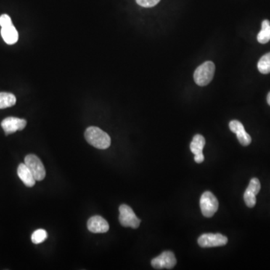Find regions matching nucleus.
I'll return each instance as SVG.
<instances>
[{"mask_svg": "<svg viewBox=\"0 0 270 270\" xmlns=\"http://www.w3.org/2000/svg\"><path fill=\"white\" fill-rule=\"evenodd\" d=\"M261 26V30L258 35V41L260 44H266L270 41V22L264 20Z\"/></svg>", "mask_w": 270, "mask_h": 270, "instance_id": "nucleus-15", "label": "nucleus"}, {"mask_svg": "<svg viewBox=\"0 0 270 270\" xmlns=\"http://www.w3.org/2000/svg\"><path fill=\"white\" fill-rule=\"evenodd\" d=\"M205 144V138L201 134H196L190 144L191 152L194 155L202 153V149H204Z\"/></svg>", "mask_w": 270, "mask_h": 270, "instance_id": "nucleus-14", "label": "nucleus"}, {"mask_svg": "<svg viewBox=\"0 0 270 270\" xmlns=\"http://www.w3.org/2000/svg\"><path fill=\"white\" fill-rule=\"evenodd\" d=\"M176 259L174 254L170 251L162 252L159 256L152 259L151 265L156 269H171L176 266Z\"/></svg>", "mask_w": 270, "mask_h": 270, "instance_id": "nucleus-6", "label": "nucleus"}, {"mask_svg": "<svg viewBox=\"0 0 270 270\" xmlns=\"http://www.w3.org/2000/svg\"><path fill=\"white\" fill-rule=\"evenodd\" d=\"M194 161L196 163L200 164L202 163L204 161V154H197V155H194Z\"/></svg>", "mask_w": 270, "mask_h": 270, "instance_id": "nucleus-21", "label": "nucleus"}, {"mask_svg": "<svg viewBox=\"0 0 270 270\" xmlns=\"http://www.w3.org/2000/svg\"><path fill=\"white\" fill-rule=\"evenodd\" d=\"M230 129L232 132L235 133L238 141L241 145L249 146L252 143V138L245 131L243 125L237 120H232L229 124Z\"/></svg>", "mask_w": 270, "mask_h": 270, "instance_id": "nucleus-10", "label": "nucleus"}, {"mask_svg": "<svg viewBox=\"0 0 270 270\" xmlns=\"http://www.w3.org/2000/svg\"><path fill=\"white\" fill-rule=\"evenodd\" d=\"M228 238L221 234H204L198 238L199 245L202 248L224 246L228 243Z\"/></svg>", "mask_w": 270, "mask_h": 270, "instance_id": "nucleus-7", "label": "nucleus"}, {"mask_svg": "<svg viewBox=\"0 0 270 270\" xmlns=\"http://www.w3.org/2000/svg\"><path fill=\"white\" fill-rule=\"evenodd\" d=\"M161 0H136L139 6L144 8H152L156 6Z\"/></svg>", "mask_w": 270, "mask_h": 270, "instance_id": "nucleus-19", "label": "nucleus"}, {"mask_svg": "<svg viewBox=\"0 0 270 270\" xmlns=\"http://www.w3.org/2000/svg\"><path fill=\"white\" fill-rule=\"evenodd\" d=\"M13 25L11 17L8 14H3L0 16V26L1 27H6L8 26Z\"/></svg>", "mask_w": 270, "mask_h": 270, "instance_id": "nucleus-20", "label": "nucleus"}, {"mask_svg": "<svg viewBox=\"0 0 270 270\" xmlns=\"http://www.w3.org/2000/svg\"><path fill=\"white\" fill-rule=\"evenodd\" d=\"M24 162H25V165L28 167L30 171L33 173L36 181H41L44 179L46 176V170L39 158L33 154H30L26 156Z\"/></svg>", "mask_w": 270, "mask_h": 270, "instance_id": "nucleus-5", "label": "nucleus"}, {"mask_svg": "<svg viewBox=\"0 0 270 270\" xmlns=\"http://www.w3.org/2000/svg\"><path fill=\"white\" fill-rule=\"evenodd\" d=\"M119 210H120L119 220H120V224L125 228H131L133 229L139 228L141 219L136 216L134 212L129 206L123 204L120 206Z\"/></svg>", "mask_w": 270, "mask_h": 270, "instance_id": "nucleus-4", "label": "nucleus"}, {"mask_svg": "<svg viewBox=\"0 0 270 270\" xmlns=\"http://www.w3.org/2000/svg\"><path fill=\"white\" fill-rule=\"evenodd\" d=\"M17 175L27 187H33L35 186L36 180L25 163L20 164L19 165L18 168H17Z\"/></svg>", "mask_w": 270, "mask_h": 270, "instance_id": "nucleus-12", "label": "nucleus"}, {"mask_svg": "<svg viewBox=\"0 0 270 270\" xmlns=\"http://www.w3.org/2000/svg\"><path fill=\"white\" fill-rule=\"evenodd\" d=\"M27 125V121L17 117H7L3 120L1 123L2 128L4 130L6 135L13 134L17 131H21Z\"/></svg>", "mask_w": 270, "mask_h": 270, "instance_id": "nucleus-9", "label": "nucleus"}, {"mask_svg": "<svg viewBox=\"0 0 270 270\" xmlns=\"http://www.w3.org/2000/svg\"><path fill=\"white\" fill-rule=\"evenodd\" d=\"M202 214L207 218H211L218 209V201L215 196L210 191H205L200 200Z\"/></svg>", "mask_w": 270, "mask_h": 270, "instance_id": "nucleus-3", "label": "nucleus"}, {"mask_svg": "<svg viewBox=\"0 0 270 270\" xmlns=\"http://www.w3.org/2000/svg\"><path fill=\"white\" fill-rule=\"evenodd\" d=\"M260 190V183L257 178L251 179L250 183L248 186L244 194V200L249 208H252L256 205V195Z\"/></svg>", "mask_w": 270, "mask_h": 270, "instance_id": "nucleus-8", "label": "nucleus"}, {"mask_svg": "<svg viewBox=\"0 0 270 270\" xmlns=\"http://www.w3.org/2000/svg\"><path fill=\"white\" fill-rule=\"evenodd\" d=\"M87 228L94 234H103L109 231V224L102 217L95 215L88 220Z\"/></svg>", "mask_w": 270, "mask_h": 270, "instance_id": "nucleus-11", "label": "nucleus"}, {"mask_svg": "<svg viewBox=\"0 0 270 270\" xmlns=\"http://www.w3.org/2000/svg\"><path fill=\"white\" fill-rule=\"evenodd\" d=\"M84 136L90 145L97 149H106L111 144L110 136L98 127H89L85 131Z\"/></svg>", "mask_w": 270, "mask_h": 270, "instance_id": "nucleus-1", "label": "nucleus"}, {"mask_svg": "<svg viewBox=\"0 0 270 270\" xmlns=\"http://www.w3.org/2000/svg\"><path fill=\"white\" fill-rule=\"evenodd\" d=\"M266 100H267L268 104L270 106V92L269 94L267 95V98H266Z\"/></svg>", "mask_w": 270, "mask_h": 270, "instance_id": "nucleus-22", "label": "nucleus"}, {"mask_svg": "<svg viewBox=\"0 0 270 270\" xmlns=\"http://www.w3.org/2000/svg\"><path fill=\"white\" fill-rule=\"evenodd\" d=\"M15 96L12 93H0V109L12 107L16 104Z\"/></svg>", "mask_w": 270, "mask_h": 270, "instance_id": "nucleus-16", "label": "nucleus"}, {"mask_svg": "<svg viewBox=\"0 0 270 270\" xmlns=\"http://www.w3.org/2000/svg\"><path fill=\"white\" fill-rule=\"evenodd\" d=\"M1 35L5 42L8 44H14L18 41V33L14 25L2 27Z\"/></svg>", "mask_w": 270, "mask_h": 270, "instance_id": "nucleus-13", "label": "nucleus"}, {"mask_svg": "<svg viewBox=\"0 0 270 270\" xmlns=\"http://www.w3.org/2000/svg\"><path fill=\"white\" fill-rule=\"evenodd\" d=\"M48 238V233L43 229H38L35 231L32 235V242L34 244H40L44 242Z\"/></svg>", "mask_w": 270, "mask_h": 270, "instance_id": "nucleus-18", "label": "nucleus"}, {"mask_svg": "<svg viewBox=\"0 0 270 270\" xmlns=\"http://www.w3.org/2000/svg\"><path fill=\"white\" fill-rule=\"evenodd\" d=\"M258 69L259 72L263 75L270 73V53L260 58L258 63Z\"/></svg>", "mask_w": 270, "mask_h": 270, "instance_id": "nucleus-17", "label": "nucleus"}, {"mask_svg": "<svg viewBox=\"0 0 270 270\" xmlns=\"http://www.w3.org/2000/svg\"><path fill=\"white\" fill-rule=\"evenodd\" d=\"M215 71V64L211 61H207L196 69L194 74V81L198 86H207L213 80Z\"/></svg>", "mask_w": 270, "mask_h": 270, "instance_id": "nucleus-2", "label": "nucleus"}]
</instances>
